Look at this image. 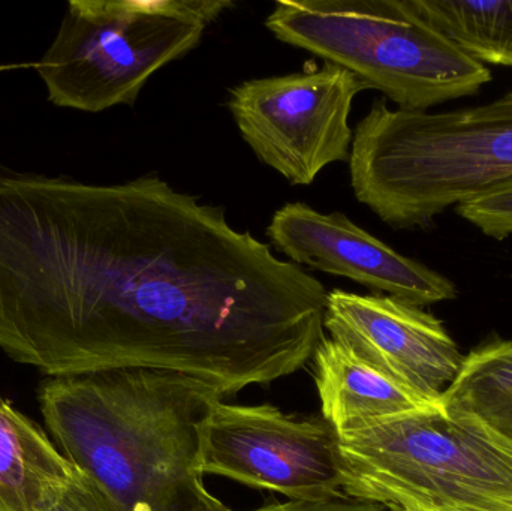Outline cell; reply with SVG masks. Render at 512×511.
Returning a JSON list of instances; mask_svg holds the SVG:
<instances>
[{"label": "cell", "mask_w": 512, "mask_h": 511, "mask_svg": "<svg viewBox=\"0 0 512 511\" xmlns=\"http://www.w3.org/2000/svg\"><path fill=\"white\" fill-rule=\"evenodd\" d=\"M325 302L225 207L161 177L92 185L0 161V351L48 378L158 369L237 395L313 359Z\"/></svg>", "instance_id": "obj_1"}, {"label": "cell", "mask_w": 512, "mask_h": 511, "mask_svg": "<svg viewBox=\"0 0 512 511\" xmlns=\"http://www.w3.org/2000/svg\"><path fill=\"white\" fill-rule=\"evenodd\" d=\"M222 398L143 368L48 378L38 393L51 440L111 511H231L201 470V429Z\"/></svg>", "instance_id": "obj_2"}, {"label": "cell", "mask_w": 512, "mask_h": 511, "mask_svg": "<svg viewBox=\"0 0 512 511\" xmlns=\"http://www.w3.org/2000/svg\"><path fill=\"white\" fill-rule=\"evenodd\" d=\"M355 198L399 230L512 182V92L453 111L391 110L376 99L354 129Z\"/></svg>", "instance_id": "obj_3"}, {"label": "cell", "mask_w": 512, "mask_h": 511, "mask_svg": "<svg viewBox=\"0 0 512 511\" xmlns=\"http://www.w3.org/2000/svg\"><path fill=\"white\" fill-rule=\"evenodd\" d=\"M337 443L346 497L390 511H512V443L441 401Z\"/></svg>", "instance_id": "obj_4"}, {"label": "cell", "mask_w": 512, "mask_h": 511, "mask_svg": "<svg viewBox=\"0 0 512 511\" xmlns=\"http://www.w3.org/2000/svg\"><path fill=\"white\" fill-rule=\"evenodd\" d=\"M279 41L348 69L400 110L429 111L493 80L412 0H279L265 20Z\"/></svg>", "instance_id": "obj_5"}, {"label": "cell", "mask_w": 512, "mask_h": 511, "mask_svg": "<svg viewBox=\"0 0 512 511\" xmlns=\"http://www.w3.org/2000/svg\"><path fill=\"white\" fill-rule=\"evenodd\" d=\"M230 0H71L36 63L51 104L99 113L134 105L152 75L198 47Z\"/></svg>", "instance_id": "obj_6"}, {"label": "cell", "mask_w": 512, "mask_h": 511, "mask_svg": "<svg viewBox=\"0 0 512 511\" xmlns=\"http://www.w3.org/2000/svg\"><path fill=\"white\" fill-rule=\"evenodd\" d=\"M366 84L324 62L277 77L243 81L228 108L256 158L292 185H312L330 164L348 161L354 131L349 114Z\"/></svg>", "instance_id": "obj_7"}, {"label": "cell", "mask_w": 512, "mask_h": 511, "mask_svg": "<svg viewBox=\"0 0 512 511\" xmlns=\"http://www.w3.org/2000/svg\"><path fill=\"white\" fill-rule=\"evenodd\" d=\"M201 470L291 501L343 497L336 429L268 404L219 402L201 429Z\"/></svg>", "instance_id": "obj_8"}, {"label": "cell", "mask_w": 512, "mask_h": 511, "mask_svg": "<svg viewBox=\"0 0 512 511\" xmlns=\"http://www.w3.org/2000/svg\"><path fill=\"white\" fill-rule=\"evenodd\" d=\"M324 327L333 341L432 404L466 359L435 315L382 294L330 291Z\"/></svg>", "instance_id": "obj_9"}, {"label": "cell", "mask_w": 512, "mask_h": 511, "mask_svg": "<svg viewBox=\"0 0 512 511\" xmlns=\"http://www.w3.org/2000/svg\"><path fill=\"white\" fill-rule=\"evenodd\" d=\"M267 237L297 266L351 279L418 308L457 297L447 276L400 254L340 212L285 204L271 218Z\"/></svg>", "instance_id": "obj_10"}, {"label": "cell", "mask_w": 512, "mask_h": 511, "mask_svg": "<svg viewBox=\"0 0 512 511\" xmlns=\"http://www.w3.org/2000/svg\"><path fill=\"white\" fill-rule=\"evenodd\" d=\"M313 362L322 417L336 432L433 405L331 338L319 342Z\"/></svg>", "instance_id": "obj_11"}, {"label": "cell", "mask_w": 512, "mask_h": 511, "mask_svg": "<svg viewBox=\"0 0 512 511\" xmlns=\"http://www.w3.org/2000/svg\"><path fill=\"white\" fill-rule=\"evenodd\" d=\"M47 431L8 401H0V507L45 511L77 477Z\"/></svg>", "instance_id": "obj_12"}, {"label": "cell", "mask_w": 512, "mask_h": 511, "mask_svg": "<svg viewBox=\"0 0 512 511\" xmlns=\"http://www.w3.org/2000/svg\"><path fill=\"white\" fill-rule=\"evenodd\" d=\"M412 5L471 59L512 68V0H412Z\"/></svg>", "instance_id": "obj_13"}, {"label": "cell", "mask_w": 512, "mask_h": 511, "mask_svg": "<svg viewBox=\"0 0 512 511\" xmlns=\"http://www.w3.org/2000/svg\"><path fill=\"white\" fill-rule=\"evenodd\" d=\"M441 402L512 443V341L487 342L471 351Z\"/></svg>", "instance_id": "obj_14"}, {"label": "cell", "mask_w": 512, "mask_h": 511, "mask_svg": "<svg viewBox=\"0 0 512 511\" xmlns=\"http://www.w3.org/2000/svg\"><path fill=\"white\" fill-rule=\"evenodd\" d=\"M459 216L496 240L512 236V182L456 207Z\"/></svg>", "instance_id": "obj_15"}, {"label": "cell", "mask_w": 512, "mask_h": 511, "mask_svg": "<svg viewBox=\"0 0 512 511\" xmlns=\"http://www.w3.org/2000/svg\"><path fill=\"white\" fill-rule=\"evenodd\" d=\"M45 511H111L95 486L78 471L77 477L60 492Z\"/></svg>", "instance_id": "obj_16"}, {"label": "cell", "mask_w": 512, "mask_h": 511, "mask_svg": "<svg viewBox=\"0 0 512 511\" xmlns=\"http://www.w3.org/2000/svg\"><path fill=\"white\" fill-rule=\"evenodd\" d=\"M252 511H390L378 504L354 500V498H333L327 501H291L271 503Z\"/></svg>", "instance_id": "obj_17"}, {"label": "cell", "mask_w": 512, "mask_h": 511, "mask_svg": "<svg viewBox=\"0 0 512 511\" xmlns=\"http://www.w3.org/2000/svg\"><path fill=\"white\" fill-rule=\"evenodd\" d=\"M0 511H3V510H2V507H0Z\"/></svg>", "instance_id": "obj_18"}]
</instances>
